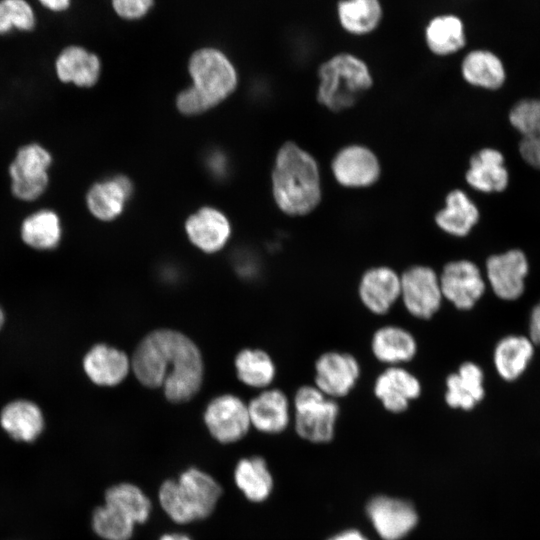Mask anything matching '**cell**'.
Returning <instances> with one entry per match:
<instances>
[{"mask_svg":"<svg viewBox=\"0 0 540 540\" xmlns=\"http://www.w3.org/2000/svg\"><path fill=\"white\" fill-rule=\"evenodd\" d=\"M465 179L470 187L479 192H503L510 180L504 155L490 147L477 151L469 160Z\"/></svg>","mask_w":540,"mask_h":540,"instance_id":"cell-18","label":"cell"},{"mask_svg":"<svg viewBox=\"0 0 540 540\" xmlns=\"http://www.w3.org/2000/svg\"><path fill=\"white\" fill-rule=\"evenodd\" d=\"M238 378L251 387L263 388L274 379L275 366L262 350H242L235 359Z\"/></svg>","mask_w":540,"mask_h":540,"instance_id":"cell-35","label":"cell"},{"mask_svg":"<svg viewBox=\"0 0 540 540\" xmlns=\"http://www.w3.org/2000/svg\"><path fill=\"white\" fill-rule=\"evenodd\" d=\"M62 229L58 215L51 210H40L28 216L21 226L25 244L37 250L55 248L61 239Z\"/></svg>","mask_w":540,"mask_h":540,"instance_id":"cell-32","label":"cell"},{"mask_svg":"<svg viewBox=\"0 0 540 540\" xmlns=\"http://www.w3.org/2000/svg\"><path fill=\"white\" fill-rule=\"evenodd\" d=\"M4 321H5V315H4V312H3V310H2V308L0 306V330L4 325Z\"/></svg>","mask_w":540,"mask_h":540,"instance_id":"cell-44","label":"cell"},{"mask_svg":"<svg viewBox=\"0 0 540 540\" xmlns=\"http://www.w3.org/2000/svg\"><path fill=\"white\" fill-rule=\"evenodd\" d=\"M295 430L306 441L327 443L334 437L339 406L315 385L300 387L294 396Z\"/></svg>","mask_w":540,"mask_h":540,"instance_id":"cell-6","label":"cell"},{"mask_svg":"<svg viewBox=\"0 0 540 540\" xmlns=\"http://www.w3.org/2000/svg\"><path fill=\"white\" fill-rule=\"evenodd\" d=\"M529 269L526 254L515 248L489 256L485 262L484 276L496 297L514 301L525 291Z\"/></svg>","mask_w":540,"mask_h":540,"instance_id":"cell-9","label":"cell"},{"mask_svg":"<svg viewBox=\"0 0 540 540\" xmlns=\"http://www.w3.org/2000/svg\"><path fill=\"white\" fill-rule=\"evenodd\" d=\"M91 526L103 540H130L136 524L118 507L104 502L94 509Z\"/></svg>","mask_w":540,"mask_h":540,"instance_id":"cell-34","label":"cell"},{"mask_svg":"<svg viewBox=\"0 0 540 540\" xmlns=\"http://www.w3.org/2000/svg\"><path fill=\"white\" fill-rule=\"evenodd\" d=\"M223 494L220 483L207 472L189 467L177 479H166L158 490V500L166 515L177 524L208 518Z\"/></svg>","mask_w":540,"mask_h":540,"instance_id":"cell-3","label":"cell"},{"mask_svg":"<svg viewBox=\"0 0 540 540\" xmlns=\"http://www.w3.org/2000/svg\"><path fill=\"white\" fill-rule=\"evenodd\" d=\"M35 24L34 10L26 0H0V35L13 29L31 31Z\"/></svg>","mask_w":540,"mask_h":540,"instance_id":"cell-36","label":"cell"},{"mask_svg":"<svg viewBox=\"0 0 540 540\" xmlns=\"http://www.w3.org/2000/svg\"><path fill=\"white\" fill-rule=\"evenodd\" d=\"M336 11L341 28L352 36L371 34L383 17L380 0H339Z\"/></svg>","mask_w":540,"mask_h":540,"instance_id":"cell-31","label":"cell"},{"mask_svg":"<svg viewBox=\"0 0 540 540\" xmlns=\"http://www.w3.org/2000/svg\"><path fill=\"white\" fill-rule=\"evenodd\" d=\"M0 424L3 430L14 440L33 442L44 429V417L41 409L29 400H14L1 411Z\"/></svg>","mask_w":540,"mask_h":540,"instance_id":"cell-26","label":"cell"},{"mask_svg":"<svg viewBox=\"0 0 540 540\" xmlns=\"http://www.w3.org/2000/svg\"><path fill=\"white\" fill-rule=\"evenodd\" d=\"M401 278L387 266L372 267L364 272L358 295L362 304L375 315L386 314L400 299Z\"/></svg>","mask_w":540,"mask_h":540,"instance_id":"cell-15","label":"cell"},{"mask_svg":"<svg viewBox=\"0 0 540 540\" xmlns=\"http://www.w3.org/2000/svg\"><path fill=\"white\" fill-rule=\"evenodd\" d=\"M248 412L251 424L269 434L285 430L290 419L288 399L278 389L266 390L254 398L248 406Z\"/></svg>","mask_w":540,"mask_h":540,"instance_id":"cell-29","label":"cell"},{"mask_svg":"<svg viewBox=\"0 0 540 540\" xmlns=\"http://www.w3.org/2000/svg\"><path fill=\"white\" fill-rule=\"evenodd\" d=\"M318 102L333 112L351 108L373 86V73L365 60L350 52H339L317 68Z\"/></svg>","mask_w":540,"mask_h":540,"instance_id":"cell-4","label":"cell"},{"mask_svg":"<svg viewBox=\"0 0 540 540\" xmlns=\"http://www.w3.org/2000/svg\"><path fill=\"white\" fill-rule=\"evenodd\" d=\"M204 421L210 434L223 444L242 439L251 424L248 407L234 395L213 399L207 406Z\"/></svg>","mask_w":540,"mask_h":540,"instance_id":"cell-12","label":"cell"},{"mask_svg":"<svg viewBox=\"0 0 540 540\" xmlns=\"http://www.w3.org/2000/svg\"><path fill=\"white\" fill-rule=\"evenodd\" d=\"M400 278V299L405 309L418 319L432 318L443 301L439 275L431 267L415 265L405 270Z\"/></svg>","mask_w":540,"mask_h":540,"instance_id":"cell-8","label":"cell"},{"mask_svg":"<svg viewBox=\"0 0 540 540\" xmlns=\"http://www.w3.org/2000/svg\"><path fill=\"white\" fill-rule=\"evenodd\" d=\"M273 196L291 216L312 212L322 197L319 167L314 157L293 142L279 149L272 172Z\"/></svg>","mask_w":540,"mask_h":540,"instance_id":"cell-2","label":"cell"},{"mask_svg":"<svg viewBox=\"0 0 540 540\" xmlns=\"http://www.w3.org/2000/svg\"><path fill=\"white\" fill-rule=\"evenodd\" d=\"M374 357L389 366L411 361L417 353L415 337L406 329L387 325L377 329L371 339Z\"/></svg>","mask_w":540,"mask_h":540,"instance_id":"cell-24","label":"cell"},{"mask_svg":"<svg viewBox=\"0 0 540 540\" xmlns=\"http://www.w3.org/2000/svg\"><path fill=\"white\" fill-rule=\"evenodd\" d=\"M424 42L435 57L446 58L459 54L467 47L465 24L453 13L436 15L424 28Z\"/></svg>","mask_w":540,"mask_h":540,"instance_id":"cell-20","label":"cell"},{"mask_svg":"<svg viewBox=\"0 0 540 540\" xmlns=\"http://www.w3.org/2000/svg\"><path fill=\"white\" fill-rule=\"evenodd\" d=\"M479 218V209L466 192L454 189L447 194L445 206L436 213L435 223L449 235L465 237Z\"/></svg>","mask_w":540,"mask_h":540,"instance_id":"cell-25","label":"cell"},{"mask_svg":"<svg viewBox=\"0 0 540 540\" xmlns=\"http://www.w3.org/2000/svg\"><path fill=\"white\" fill-rule=\"evenodd\" d=\"M55 70L62 82L90 87L96 84L100 76L101 64L96 54L81 46L71 45L58 55Z\"/></svg>","mask_w":540,"mask_h":540,"instance_id":"cell-27","label":"cell"},{"mask_svg":"<svg viewBox=\"0 0 540 540\" xmlns=\"http://www.w3.org/2000/svg\"><path fill=\"white\" fill-rule=\"evenodd\" d=\"M104 502L121 509L135 524L147 522L152 511L149 497L141 488L129 482L110 486L105 491Z\"/></svg>","mask_w":540,"mask_h":540,"instance_id":"cell-33","label":"cell"},{"mask_svg":"<svg viewBox=\"0 0 540 540\" xmlns=\"http://www.w3.org/2000/svg\"><path fill=\"white\" fill-rule=\"evenodd\" d=\"M327 540H369L361 531L356 529L344 530Z\"/></svg>","mask_w":540,"mask_h":540,"instance_id":"cell-41","label":"cell"},{"mask_svg":"<svg viewBox=\"0 0 540 540\" xmlns=\"http://www.w3.org/2000/svg\"><path fill=\"white\" fill-rule=\"evenodd\" d=\"M519 153L528 165L540 169V126L529 135L521 137Z\"/></svg>","mask_w":540,"mask_h":540,"instance_id":"cell-39","label":"cell"},{"mask_svg":"<svg viewBox=\"0 0 540 540\" xmlns=\"http://www.w3.org/2000/svg\"><path fill=\"white\" fill-rule=\"evenodd\" d=\"M193 79L190 87L207 109L228 97L237 85L236 71L224 53L216 48L195 51L188 64Z\"/></svg>","mask_w":540,"mask_h":540,"instance_id":"cell-5","label":"cell"},{"mask_svg":"<svg viewBox=\"0 0 540 540\" xmlns=\"http://www.w3.org/2000/svg\"><path fill=\"white\" fill-rule=\"evenodd\" d=\"M366 514L383 540H401L418 523V513L411 502L386 495L371 498Z\"/></svg>","mask_w":540,"mask_h":540,"instance_id":"cell-11","label":"cell"},{"mask_svg":"<svg viewBox=\"0 0 540 540\" xmlns=\"http://www.w3.org/2000/svg\"><path fill=\"white\" fill-rule=\"evenodd\" d=\"M153 4L154 0H112L116 14L126 20H137L144 17Z\"/></svg>","mask_w":540,"mask_h":540,"instance_id":"cell-38","label":"cell"},{"mask_svg":"<svg viewBox=\"0 0 540 540\" xmlns=\"http://www.w3.org/2000/svg\"><path fill=\"white\" fill-rule=\"evenodd\" d=\"M484 397V372L477 363L466 361L446 378L444 398L450 408L470 411Z\"/></svg>","mask_w":540,"mask_h":540,"instance_id":"cell-21","label":"cell"},{"mask_svg":"<svg viewBox=\"0 0 540 540\" xmlns=\"http://www.w3.org/2000/svg\"><path fill=\"white\" fill-rule=\"evenodd\" d=\"M359 376V362L349 353L325 352L315 362V386L332 399L348 395Z\"/></svg>","mask_w":540,"mask_h":540,"instance_id":"cell-13","label":"cell"},{"mask_svg":"<svg viewBox=\"0 0 540 540\" xmlns=\"http://www.w3.org/2000/svg\"><path fill=\"white\" fill-rule=\"evenodd\" d=\"M508 119L521 136H527L540 126V99L525 98L510 109Z\"/></svg>","mask_w":540,"mask_h":540,"instance_id":"cell-37","label":"cell"},{"mask_svg":"<svg viewBox=\"0 0 540 540\" xmlns=\"http://www.w3.org/2000/svg\"><path fill=\"white\" fill-rule=\"evenodd\" d=\"M233 479L245 498L254 503L265 501L274 486L267 463L260 456L240 459L235 466Z\"/></svg>","mask_w":540,"mask_h":540,"instance_id":"cell-30","label":"cell"},{"mask_svg":"<svg viewBox=\"0 0 540 540\" xmlns=\"http://www.w3.org/2000/svg\"><path fill=\"white\" fill-rule=\"evenodd\" d=\"M131 367L141 384L163 386L166 398L174 403L190 400L203 378L197 346L184 334L169 329L149 333L137 346Z\"/></svg>","mask_w":540,"mask_h":540,"instance_id":"cell-1","label":"cell"},{"mask_svg":"<svg viewBox=\"0 0 540 540\" xmlns=\"http://www.w3.org/2000/svg\"><path fill=\"white\" fill-rule=\"evenodd\" d=\"M536 345L528 335L508 334L500 338L492 354L498 376L506 382L518 380L528 369Z\"/></svg>","mask_w":540,"mask_h":540,"instance_id":"cell-19","label":"cell"},{"mask_svg":"<svg viewBox=\"0 0 540 540\" xmlns=\"http://www.w3.org/2000/svg\"><path fill=\"white\" fill-rule=\"evenodd\" d=\"M335 180L348 188L373 185L380 177L381 167L377 156L363 145H349L337 152L331 162Z\"/></svg>","mask_w":540,"mask_h":540,"instance_id":"cell-14","label":"cell"},{"mask_svg":"<svg viewBox=\"0 0 540 540\" xmlns=\"http://www.w3.org/2000/svg\"><path fill=\"white\" fill-rule=\"evenodd\" d=\"M185 227L190 241L207 253L220 250L231 233L227 218L218 210L209 207L190 216Z\"/></svg>","mask_w":540,"mask_h":540,"instance_id":"cell-23","label":"cell"},{"mask_svg":"<svg viewBox=\"0 0 540 540\" xmlns=\"http://www.w3.org/2000/svg\"><path fill=\"white\" fill-rule=\"evenodd\" d=\"M127 355L106 344L93 346L83 359L88 378L100 386H114L122 382L130 369Z\"/></svg>","mask_w":540,"mask_h":540,"instance_id":"cell-22","label":"cell"},{"mask_svg":"<svg viewBox=\"0 0 540 540\" xmlns=\"http://www.w3.org/2000/svg\"><path fill=\"white\" fill-rule=\"evenodd\" d=\"M44 7L53 12L65 11L71 3V0H38Z\"/></svg>","mask_w":540,"mask_h":540,"instance_id":"cell-42","label":"cell"},{"mask_svg":"<svg viewBox=\"0 0 540 540\" xmlns=\"http://www.w3.org/2000/svg\"><path fill=\"white\" fill-rule=\"evenodd\" d=\"M443 299L459 310H470L483 297L486 279L480 268L467 259L448 262L439 275Z\"/></svg>","mask_w":540,"mask_h":540,"instance_id":"cell-10","label":"cell"},{"mask_svg":"<svg viewBox=\"0 0 540 540\" xmlns=\"http://www.w3.org/2000/svg\"><path fill=\"white\" fill-rule=\"evenodd\" d=\"M528 336L540 346V300L532 307L528 319Z\"/></svg>","mask_w":540,"mask_h":540,"instance_id":"cell-40","label":"cell"},{"mask_svg":"<svg viewBox=\"0 0 540 540\" xmlns=\"http://www.w3.org/2000/svg\"><path fill=\"white\" fill-rule=\"evenodd\" d=\"M158 540H192L188 535L184 533H166L163 534Z\"/></svg>","mask_w":540,"mask_h":540,"instance_id":"cell-43","label":"cell"},{"mask_svg":"<svg viewBox=\"0 0 540 540\" xmlns=\"http://www.w3.org/2000/svg\"><path fill=\"white\" fill-rule=\"evenodd\" d=\"M418 378L401 366H389L375 380L374 393L383 407L392 413L407 410L421 394Z\"/></svg>","mask_w":540,"mask_h":540,"instance_id":"cell-16","label":"cell"},{"mask_svg":"<svg viewBox=\"0 0 540 540\" xmlns=\"http://www.w3.org/2000/svg\"><path fill=\"white\" fill-rule=\"evenodd\" d=\"M133 191L130 180L125 176L94 184L87 194L90 212L100 220H112L123 210Z\"/></svg>","mask_w":540,"mask_h":540,"instance_id":"cell-28","label":"cell"},{"mask_svg":"<svg viewBox=\"0 0 540 540\" xmlns=\"http://www.w3.org/2000/svg\"><path fill=\"white\" fill-rule=\"evenodd\" d=\"M459 71L465 82L485 90L501 88L507 77L501 57L488 48H473L463 52Z\"/></svg>","mask_w":540,"mask_h":540,"instance_id":"cell-17","label":"cell"},{"mask_svg":"<svg viewBox=\"0 0 540 540\" xmlns=\"http://www.w3.org/2000/svg\"><path fill=\"white\" fill-rule=\"evenodd\" d=\"M51 163V154L39 144L20 148L9 167L14 196L24 201L40 197L48 186V168Z\"/></svg>","mask_w":540,"mask_h":540,"instance_id":"cell-7","label":"cell"}]
</instances>
